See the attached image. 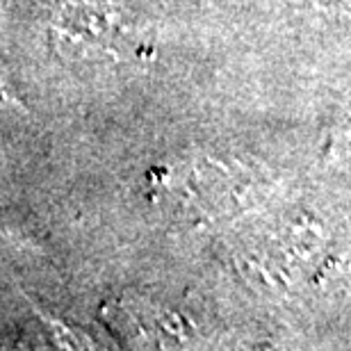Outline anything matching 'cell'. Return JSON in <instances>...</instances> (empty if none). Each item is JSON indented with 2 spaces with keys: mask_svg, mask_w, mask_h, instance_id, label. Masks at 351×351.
Listing matches in <instances>:
<instances>
[{
  "mask_svg": "<svg viewBox=\"0 0 351 351\" xmlns=\"http://www.w3.org/2000/svg\"><path fill=\"white\" fill-rule=\"evenodd\" d=\"M51 30L58 53L82 62H121L137 51L142 37L130 12L98 0L64 3Z\"/></svg>",
  "mask_w": 351,
  "mask_h": 351,
  "instance_id": "obj_1",
  "label": "cell"
},
{
  "mask_svg": "<svg viewBox=\"0 0 351 351\" xmlns=\"http://www.w3.org/2000/svg\"><path fill=\"white\" fill-rule=\"evenodd\" d=\"M108 315L119 324H123V331L135 340H151L158 345H178L182 340L180 317L173 313H167L162 308H151L149 304H114L108 308Z\"/></svg>",
  "mask_w": 351,
  "mask_h": 351,
  "instance_id": "obj_2",
  "label": "cell"
},
{
  "mask_svg": "<svg viewBox=\"0 0 351 351\" xmlns=\"http://www.w3.org/2000/svg\"><path fill=\"white\" fill-rule=\"evenodd\" d=\"M10 101H12V98L5 94V91H3V85H0V103H10Z\"/></svg>",
  "mask_w": 351,
  "mask_h": 351,
  "instance_id": "obj_3",
  "label": "cell"
},
{
  "mask_svg": "<svg viewBox=\"0 0 351 351\" xmlns=\"http://www.w3.org/2000/svg\"><path fill=\"white\" fill-rule=\"evenodd\" d=\"M0 233H3V230H0Z\"/></svg>",
  "mask_w": 351,
  "mask_h": 351,
  "instance_id": "obj_4",
  "label": "cell"
}]
</instances>
